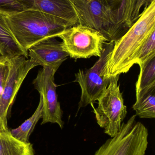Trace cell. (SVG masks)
<instances>
[{
	"label": "cell",
	"mask_w": 155,
	"mask_h": 155,
	"mask_svg": "<svg viewBox=\"0 0 155 155\" xmlns=\"http://www.w3.org/2000/svg\"><path fill=\"white\" fill-rule=\"evenodd\" d=\"M1 134H0V135H1Z\"/></svg>",
	"instance_id": "cell-22"
},
{
	"label": "cell",
	"mask_w": 155,
	"mask_h": 155,
	"mask_svg": "<svg viewBox=\"0 0 155 155\" xmlns=\"http://www.w3.org/2000/svg\"><path fill=\"white\" fill-rule=\"evenodd\" d=\"M155 57V31L149 35L139 51L135 64L139 67L151 58Z\"/></svg>",
	"instance_id": "cell-17"
},
{
	"label": "cell",
	"mask_w": 155,
	"mask_h": 155,
	"mask_svg": "<svg viewBox=\"0 0 155 155\" xmlns=\"http://www.w3.org/2000/svg\"><path fill=\"white\" fill-rule=\"evenodd\" d=\"M42 116V99L40 96L37 108L32 115L25 120L17 128L10 130V134L14 138L24 143H28L29 137L38 121Z\"/></svg>",
	"instance_id": "cell-14"
},
{
	"label": "cell",
	"mask_w": 155,
	"mask_h": 155,
	"mask_svg": "<svg viewBox=\"0 0 155 155\" xmlns=\"http://www.w3.org/2000/svg\"><path fill=\"white\" fill-rule=\"evenodd\" d=\"M138 79L136 84V95L155 87V57L140 67Z\"/></svg>",
	"instance_id": "cell-16"
},
{
	"label": "cell",
	"mask_w": 155,
	"mask_h": 155,
	"mask_svg": "<svg viewBox=\"0 0 155 155\" xmlns=\"http://www.w3.org/2000/svg\"><path fill=\"white\" fill-rule=\"evenodd\" d=\"M132 116L123 123L120 131L107 139L94 155H145L148 145V131Z\"/></svg>",
	"instance_id": "cell-4"
},
{
	"label": "cell",
	"mask_w": 155,
	"mask_h": 155,
	"mask_svg": "<svg viewBox=\"0 0 155 155\" xmlns=\"http://www.w3.org/2000/svg\"><path fill=\"white\" fill-rule=\"evenodd\" d=\"M5 17L15 39L27 53L34 45L46 38L58 37L69 27L60 19L35 10L5 14Z\"/></svg>",
	"instance_id": "cell-3"
},
{
	"label": "cell",
	"mask_w": 155,
	"mask_h": 155,
	"mask_svg": "<svg viewBox=\"0 0 155 155\" xmlns=\"http://www.w3.org/2000/svg\"><path fill=\"white\" fill-rule=\"evenodd\" d=\"M11 68V59L2 56L0 58V98L9 77Z\"/></svg>",
	"instance_id": "cell-18"
},
{
	"label": "cell",
	"mask_w": 155,
	"mask_h": 155,
	"mask_svg": "<svg viewBox=\"0 0 155 155\" xmlns=\"http://www.w3.org/2000/svg\"><path fill=\"white\" fill-rule=\"evenodd\" d=\"M28 56L36 66L59 68L68 58L60 42L54 37L44 39L32 46L28 51Z\"/></svg>",
	"instance_id": "cell-10"
},
{
	"label": "cell",
	"mask_w": 155,
	"mask_h": 155,
	"mask_svg": "<svg viewBox=\"0 0 155 155\" xmlns=\"http://www.w3.org/2000/svg\"><path fill=\"white\" fill-rule=\"evenodd\" d=\"M119 76L110 77L108 87L97 100V107L91 105L97 124L111 137L120 131L127 114V108L124 104L123 94L118 84Z\"/></svg>",
	"instance_id": "cell-5"
},
{
	"label": "cell",
	"mask_w": 155,
	"mask_h": 155,
	"mask_svg": "<svg viewBox=\"0 0 155 155\" xmlns=\"http://www.w3.org/2000/svg\"><path fill=\"white\" fill-rule=\"evenodd\" d=\"M155 31V0H151L128 31L114 42L106 66L108 78L126 73L147 39Z\"/></svg>",
	"instance_id": "cell-2"
},
{
	"label": "cell",
	"mask_w": 155,
	"mask_h": 155,
	"mask_svg": "<svg viewBox=\"0 0 155 155\" xmlns=\"http://www.w3.org/2000/svg\"><path fill=\"white\" fill-rule=\"evenodd\" d=\"M136 115L142 118L155 117V87L150 88L136 96L133 105Z\"/></svg>",
	"instance_id": "cell-15"
},
{
	"label": "cell",
	"mask_w": 155,
	"mask_h": 155,
	"mask_svg": "<svg viewBox=\"0 0 155 155\" xmlns=\"http://www.w3.org/2000/svg\"><path fill=\"white\" fill-rule=\"evenodd\" d=\"M57 37L62 40L64 51L76 60L100 57L107 42L100 32L79 24L67 28Z\"/></svg>",
	"instance_id": "cell-7"
},
{
	"label": "cell",
	"mask_w": 155,
	"mask_h": 155,
	"mask_svg": "<svg viewBox=\"0 0 155 155\" xmlns=\"http://www.w3.org/2000/svg\"><path fill=\"white\" fill-rule=\"evenodd\" d=\"M114 43H106L102 55L90 69L80 70L75 74L74 82L81 87V95L78 109L94 105L107 88L110 78L106 76V66Z\"/></svg>",
	"instance_id": "cell-6"
},
{
	"label": "cell",
	"mask_w": 155,
	"mask_h": 155,
	"mask_svg": "<svg viewBox=\"0 0 155 155\" xmlns=\"http://www.w3.org/2000/svg\"><path fill=\"white\" fill-rule=\"evenodd\" d=\"M58 69L43 67L33 80L35 88L38 91L42 99V116L41 124L47 123L56 124L63 128L62 111L58 101L55 74Z\"/></svg>",
	"instance_id": "cell-8"
},
{
	"label": "cell",
	"mask_w": 155,
	"mask_h": 155,
	"mask_svg": "<svg viewBox=\"0 0 155 155\" xmlns=\"http://www.w3.org/2000/svg\"><path fill=\"white\" fill-rule=\"evenodd\" d=\"M23 6L17 0H0V12L7 14L24 11Z\"/></svg>",
	"instance_id": "cell-19"
},
{
	"label": "cell",
	"mask_w": 155,
	"mask_h": 155,
	"mask_svg": "<svg viewBox=\"0 0 155 155\" xmlns=\"http://www.w3.org/2000/svg\"><path fill=\"white\" fill-rule=\"evenodd\" d=\"M0 155H34L32 145L14 138L10 132L0 135Z\"/></svg>",
	"instance_id": "cell-13"
},
{
	"label": "cell",
	"mask_w": 155,
	"mask_h": 155,
	"mask_svg": "<svg viewBox=\"0 0 155 155\" xmlns=\"http://www.w3.org/2000/svg\"><path fill=\"white\" fill-rule=\"evenodd\" d=\"M1 57H2V56H1V55H0V58H1Z\"/></svg>",
	"instance_id": "cell-21"
},
{
	"label": "cell",
	"mask_w": 155,
	"mask_h": 155,
	"mask_svg": "<svg viewBox=\"0 0 155 155\" xmlns=\"http://www.w3.org/2000/svg\"><path fill=\"white\" fill-rule=\"evenodd\" d=\"M11 60L9 77L0 98V134L10 132L7 125L8 117L14 100L28 73L36 65L24 56Z\"/></svg>",
	"instance_id": "cell-9"
},
{
	"label": "cell",
	"mask_w": 155,
	"mask_h": 155,
	"mask_svg": "<svg viewBox=\"0 0 155 155\" xmlns=\"http://www.w3.org/2000/svg\"><path fill=\"white\" fill-rule=\"evenodd\" d=\"M151 0H137L136 6V15L137 19L140 16V12L143 6H144L145 8L148 6Z\"/></svg>",
	"instance_id": "cell-20"
},
{
	"label": "cell",
	"mask_w": 155,
	"mask_h": 155,
	"mask_svg": "<svg viewBox=\"0 0 155 155\" xmlns=\"http://www.w3.org/2000/svg\"><path fill=\"white\" fill-rule=\"evenodd\" d=\"M5 13L0 12V55L9 59L20 56L28 58V53L23 50L10 31Z\"/></svg>",
	"instance_id": "cell-12"
},
{
	"label": "cell",
	"mask_w": 155,
	"mask_h": 155,
	"mask_svg": "<svg viewBox=\"0 0 155 155\" xmlns=\"http://www.w3.org/2000/svg\"><path fill=\"white\" fill-rule=\"evenodd\" d=\"M137 0H72L78 24L100 32L109 43L124 35L137 20Z\"/></svg>",
	"instance_id": "cell-1"
},
{
	"label": "cell",
	"mask_w": 155,
	"mask_h": 155,
	"mask_svg": "<svg viewBox=\"0 0 155 155\" xmlns=\"http://www.w3.org/2000/svg\"><path fill=\"white\" fill-rule=\"evenodd\" d=\"M24 10L40 11L64 22L69 27L78 24L72 0H17Z\"/></svg>",
	"instance_id": "cell-11"
}]
</instances>
